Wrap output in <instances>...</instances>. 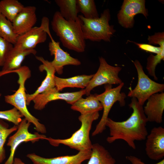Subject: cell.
Listing matches in <instances>:
<instances>
[{"label":"cell","instance_id":"6da1fadb","mask_svg":"<svg viewBox=\"0 0 164 164\" xmlns=\"http://www.w3.org/2000/svg\"><path fill=\"white\" fill-rule=\"evenodd\" d=\"M128 106L132 109L133 112L126 120L117 121L108 118L106 126L109 128L110 135L106 141L111 143L117 140H122L135 149V141L145 140L148 134L146 128L148 121L143 106L139 104L136 98L132 97Z\"/></svg>","mask_w":164,"mask_h":164},{"label":"cell","instance_id":"7a4b0ae2","mask_svg":"<svg viewBox=\"0 0 164 164\" xmlns=\"http://www.w3.org/2000/svg\"><path fill=\"white\" fill-rule=\"evenodd\" d=\"M82 23L79 18L76 21L66 20L57 11L54 14L51 25L63 46L82 53L85 51L86 43L81 29Z\"/></svg>","mask_w":164,"mask_h":164},{"label":"cell","instance_id":"3957f363","mask_svg":"<svg viewBox=\"0 0 164 164\" xmlns=\"http://www.w3.org/2000/svg\"><path fill=\"white\" fill-rule=\"evenodd\" d=\"M99 116L98 111L81 114L78 118L81 123L80 128L70 137L64 139L46 137L44 139L54 146L63 144L79 151L91 150L93 144L90 139V131L93 122L98 119Z\"/></svg>","mask_w":164,"mask_h":164},{"label":"cell","instance_id":"277c9868","mask_svg":"<svg viewBox=\"0 0 164 164\" xmlns=\"http://www.w3.org/2000/svg\"><path fill=\"white\" fill-rule=\"evenodd\" d=\"M12 73H17L18 76L17 82L19 87L14 94L5 96V102L16 108L27 121L34 125L35 130L38 132L42 134L46 133L45 126L40 123L39 120L29 112L27 107L25 84L27 80L31 77L30 70L28 67L24 66Z\"/></svg>","mask_w":164,"mask_h":164},{"label":"cell","instance_id":"5b68a950","mask_svg":"<svg viewBox=\"0 0 164 164\" xmlns=\"http://www.w3.org/2000/svg\"><path fill=\"white\" fill-rule=\"evenodd\" d=\"M78 17L82 22L81 29L85 40L109 42L116 32L114 26L109 24L111 15L108 9H105L98 18L87 19L81 15H78Z\"/></svg>","mask_w":164,"mask_h":164},{"label":"cell","instance_id":"8992f818","mask_svg":"<svg viewBox=\"0 0 164 164\" xmlns=\"http://www.w3.org/2000/svg\"><path fill=\"white\" fill-rule=\"evenodd\" d=\"M124 84L123 82L115 88H112L111 85L106 84L104 92L99 94H96L97 98L102 106L103 111L100 120L92 133V136L102 133L106 129V123L109 113L115 102L118 101L121 107L125 105L126 96L124 93L121 92Z\"/></svg>","mask_w":164,"mask_h":164},{"label":"cell","instance_id":"52a82bcc","mask_svg":"<svg viewBox=\"0 0 164 164\" xmlns=\"http://www.w3.org/2000/svg\"><path fill=\"white\" fill-rule=\"evenodd\" d=\"M132 61L137 71L138 81L133 89L129 88L128 96L136 98L139 104L143 106L152 95L159 92H163L164 84L157 83L150 79L145 73L143 67L138 60Z\"/></svg>","mask_w":164,"mask_h":164},{"label":"cell","instance_id":"ba28073f","mask_svg":"<svg viewBox=\"0 0 164 164\" xmlns=\"http://www.w3.org/2000/svg\"><path fill=\"white\" fill-rule=\"evenodd\" d=\"M100 65L96 73L90 80L85 88V94L89 96L94 88L103 84H119L123 82L118 76L121 70L119 67H114L109 64L105 59L99 57Z\"/></svg>","mask_w":164,"mask_h":164},{"label":"cell","instance_id":"9c48e42d","mask_svg":"<svg viewBox=\"0 0 164 164\" xmlns=\"http://www.w3.org/2000/svg\"><path fill=\"white\" fill-rule=\"evenodd\" d=\"M31 123L25 118L22 119L18 126L16 132L9 137L7 145L10 147V153L9 157L4 164H13L15 151L22 143L31 142L34 143L40 139H44L46 137L45 135L38 133L34 134L30 133L28 129Z\"/></svg>","mask_w":164,"mask_h":164},{"label":"cell","instance_id":"30bf717a","mask_svg":"<svg viewBox=\"0 0 164 164\" xmlns=\"http://www.w3.org/2000/svg\"><path fill=\"white\" fill-rule=\"evenodd\" d=\"M144 0H125L117 14L119 23L125 28H131L134 24V18L137 14H142L145 17L148 15Z\"/></svg>","mask_w":164,"mask_h":164},{"label":"cell","instance_id":"8fae6325","mask_svg":"<svg viewBox=\"0 0 164 164\" xmlns=\"http://www.w3.org/2000/svg\"><path fill=\"white\" fill-rule=\"evenodd\" d=\"M85 94V89L78 91L61 93L55 87L37 95L32 101L34 103V109L41 110L45 108L49 102L54 100H63L72 105Z\"/></svg>","mask_w":164,"mask_h":164},{"label":"cell","instance_id":"7c38bea8","mask_svg":"<svg viewBox=\"0 0 164 164\" xmlns=\"http://www.w3.org/2000/svg\"><path fill=\"white\" fill-rule=\"evenodd\" d=\"M46 32L51 40L49 43V50L51 55L54 56V59L51 63L58 74L61 75L63 73L65 66H78L81 64V62L78 59L71 56L67 52L61 49L60 42H56L53 39L50 29Z\"/></svg>","mask_w":164,"mask_h":164},{"label":"cell","instance_id":"4fadbf2b","mask_svg":"<svg viewBox=\"0 0 164 164\" xmlns=\"http://www.w3.org/2000/svg\"><path fill=\"white\" fill-rule=\"evenodd\" d=\"M146 153L152 160H158L164 156V128L161 126L155 127L146 138Z\"/></svg>","mask_w":164,"mask_h":164},{"label":"cell","instance_id":"5bb4252c","mask_svg":"<svg viewBox=\"0 0 164 164\" xmlns=\"http://www.w3.org/2000/svg\"><path fill=\"white\" fill-rule=\"evenodd\" d=\"M91 153V150L80 151L73 155L51 158L42 157L34 153L29 154L27 157L33 164H82L84 161L89 159Z\"/></svg>","mask_w":164,"mask_h":164},{"label":"cell","instance_id":"9a60e30c","mask_svg":"<svg viewBox=\"0 0 164 164\" xmlns=\"http://www.w3.org/2000/svg\"><path fill=\"white\" fill-rule=\"evenodd\" d=\"M47 34L43 26H34L26 32L19 35L14 47L22 50L34 49L39 44L45 42Z\"/></svg>","mask_w":164,"mask_h":164},{"label":"cell","instance_id":"2e32d148","mask_svg":"<svg viewBox=\"0 0 164 164\" xmlns=\"http://www.w3.org/2000/svg\"><path fill=\"white\" fill-rule=\"evenodd\" d=\"M36 58L42 63L39 67V70L41 72L46 71V76L40 85L34 93L30 94H26L27 105L30 104L37 95L55 87V74L56 71L51 62L45 60L42 56H36Z\"/></svg>","mask_w":164,"mask_h":164},{"label":"cell","instance_id":"e0dca14e","mask_svg":"<svg viewBox=\"0 0 164 164\" xmlns=\"http://www.w3.org/2000/svg\"><path fill=\"white\" fill-rule=\"evenodd\" d=\"M36 9V7L33 6H24L13 20V28L18 36L34 27L37 20Z\"/></svg>","mask_w":164,"mask_h":164},{"label":"cell","instance_id":"ac0fdd59","mask_svg":"<svg viewBox=\"0 0 164 164\" xmlns=\"http://www.w3.org/2000/svg\"><path fill=\"white\" fill-rule=\"evenodd\" d=\"M147 101L143 110L148 121L161 123L164 110V93L154 94Z\"/></svg>","mask_w":164,"mask_h":164},{"label":"cell","instance_id":"d6986e66","mask_svg":"<svg viewBox=\"0 0 164 164\" xmlns=\"http://www.w3.org/2000/svg\"><path fill=\"white\" fill-rule=\"evenodd\" d=\"M36 53L35 49L22 50L13 46L8 53L2 70L0 71V77L19 69L27 56L31 54L35 55Z\"/></svg>","mask_w":164,"mask_h":164},{"label":"cell","instance_id":"ffe728a7","mask_svg":"<svg viewBox=\"0 0 164 164\" xmlns=\"http://www.w3.org/2000/svg\"><path fill=\"white\" fill-rule=\"evenodd\" d=\"M94 74L81 75L66 78L55 77V87L59 91L66 87L85 88Z\"/></svg>","mask_w":164,"mask_h":164},{"label":"cell","instance_id":"44dd1931","mask_svg":"<svg viewBox=\"0 0 164 164\" xmlns=\"http://www.w3.org/2000/svg\"><path fill=\"white\" fill-rule=\"evenodd\" d=\"M71 108L81 114L103 110L102 106L96 97V94H90L85 98L81 97L71 105Z\"/></svg>","mask_w":164,"mask_h":164},{"label":"cell","instance_id":"7402d4cb","mask_svg":"<svg viewBox=\"0 0 164 164\" xmlns=\"http://www.w3.org/2000/svg\"><path fill=\"white\" fill-rule=\"evenodd\" d=\"M87 164H116V160L104 147L98 143L93 144Z\"/></svg>","mask_w":164,"mask_h":164},{"label":"cell","instance_id":"603a6c76","mask_svg":"<svg viewBox=\"0 0 164 164\" xmlns=\"http://www.w3.org/2000/svg\"><path fill=\"white\" fill-rule=\"evenodd\" d=\"M55 2L59 8L60 14L65 20L76 21L78 19L77 0H55Z\"/></svg>","mask_w":164,"mask_h":164},{"label":"cell","instance_id":"cb8c5ba5","mask_svg":"<svg viewBox=\"0 0 164 164\" xmlns=\"http://www.w3.org/2000/svg\"><path fill=\"white\" fill-rule=\"evenodd\" d=\"M24 6L17 0L0 1V13L12 22Z\"/></svg>","mask_w":164,"mask_h":164},{"label":"cell","instance_id":"d4e9b609","mask_svg":"<svg viewBox=\"0 0 164 164\" xmlns=\"http://www.w3.org/2000/svg\"><path fill=\"white\" fill-rule=\"evenodd\" d=\"M0 36L13 45L15 43L19 36L14 30L12 22L1 13Z\"/></svg>","mask_w":164,"mask_h":164},{"label":"cell","instance_id":"484cf974","mask_svg":"<svg viewBox=\"0 0 164 164\" xmlns=\"http://www.w3.org/2000/svg\"><path fill=\"white\" fill-rule=\"evenodd\" d=\"M77 5L79 12L82 13L86 19H93L99 17L94 0H77Z\"/></svg>","mask_w":164,"mask_h":164},{"label":"cell","instance_id":"4316f807","mask_svg":"<svg viewBox=\"0 0 164 164\" xmlns=\"http://www.w3.org/2000/svg\"><path fill=\"white\" fill-rule=\"evenodd\" d=\"M18 127V126L14 125L9 128L8 125L0 119V163H2L5 158L4 146L6 139L12 133L16 131Z\"/></svg>","mask_w":164,"mask_h":164},{"label":"cell","instance_id":"83f0119b","mask_svg":"<svg viewBox=\"0 0 164 164\" xmlns=\"http://www.w3.org/2000/svg\"><path fill=\"white\" fill-rule=\"evenodd\" d=\"M164 49L155 55L151 54L147 58L146 69L149 74L156 80H158V78L155 73L156 67L158 64L160 63L162 60H164Z\"/></svg>","mask_w":164,"mask_h":164},{"label":"cell","instance_id":"f1b7e54d","mask_svg":"<svg viewBox=\"0 0 164 164\" xmlns=\"http://www.w3.org/2000/svg\"><path fill=\"white\" fill-rule=\"evenodd\" d=\"M23 117L21 113L15 108L10 110L0 111V119L6 120L18 126Z\"/></svg>","mask_w":164,"mask_h":164},{"label":"cell","instance_id":"f546056e","mask_svg":"<svg viewBox=\"0 0 164 164\" xmlns=\"http://www.w3.org/2000/svg\"><path fill=\"white\" fill-rule=\"evenodd\" d=\"M14 45L0 36V66L2 67Z\"/></svg>","mask_w":164,"mask_h":164},{"label":"cell","instance_id":"4dcf8cb0","mask_svg":"<svg viewBox=\"0 0 164 164\" xmlns=\"http://www.w3.org/2000/svg\"><path fill=\"white\" fill-rule=\"evenodd\" d=\"M135 43L140 49L146 52L156 53H159L162 50L164 49V39H162L158 42L156 44L159 45V47H157L151 44L146 43H139L130 41Z\"/></svg>","mask_w":164,"mask_h":164},{"label":"cell","instance_id":"1f68e13d","mask_svg":"<svg viewBox=\"0 0 164 164\" xmlns=\"http://www.w3.org/2000/svg\"><path fill=\"white\" fill-rule=\"evenodd\" d=\"M126 159L130 161L131 164H146L143 162L141 159L133 155H129L126 157ZM154 164H164V159Z\"/></svg>","mask_w":164,"mask_h":164},{"label":"cell","instance_id":"d6a6232c","mask_svg":"<svg viewBox=\"0 0 164 164\" xmlns=\"http://www.w3.org/2000/svg\"><path fill=\"white\" fill-rule=\"evenodd\" d=\"M13 164H25L22 160L18 158L14 159Z\"/></svg>","mask_w":164,"mask_h":164},{"label":"cell","instance_id":"836d02e7","mask_svg":"<svg viewBox=\"0 0 164 164\" xmlns=\"http://www.w3.org/2000/svg\"><path fill=\"white\" fill-rule=\"evenodd\" d=\"M1 95H2V94L0 93V99L1 97Z\"/></svg>","mask_w":164,"mask_h":164}]
</instances>
